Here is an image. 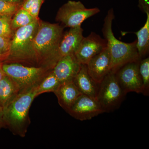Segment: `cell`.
I'll return each instance as SVG.
<instances>
[{
    "label": "cell",
    "mask_w": 149,
    "mask_h": 149,
    "mask_svg": "<svg viewBox=\"0 0 149 149\" xmlns=\"http://www.w3.org/2000/svg\"><path fill=\"white\" fill-rule=\"evenodd\" d=\"M86 65L90 76L100 84L111 70V59L107 47L93 57Z\"/></svg>",
    "instance_id": "8fae6325"
},
{
    "label": "cell",
    "mask_w": 149,
    "mask_h": 149,
    "mask_svg": "<svg viewBox=\"0 0 149 149\" xmlns=\"http://www.w3.org/2000/svg\"><path fill=\"white\" fill-rule=\"evenodd\" d=\"M139 72L143 83V92L145 95H148L149 91V58L141 60L139 63Z\"/></svg>",
    "instance_id": "ffe728a7"
},
{
    "label": "cell",
    "mask_w": 149,
    "mask_h": 149,
    "mask_svg": "<svg viewBox=\"0 0 149 149\" xmlns=\"http://www.w3.org/2000/svg\"><path fill=\"white\" fill-rule=\"evenodd\" d=\"M73 82L82 94L96 98L99 84L90 76L86 65H81Z\"/></svg>",
    "instance_id": "9a60e30c"
},
{
    "label": "cell",
    "mask_w": 149,
    "mask_h": 149,
    "mask_svg": "<svg viewBox=\"0 0 149 149\" xmlns=\"http://www.w3.org/2000/svg\"><path fill=\"white\" fill-rule=\"evenodd\" d=\"M114 18L113 9H110L104 19L102 32L104 38L106 40L107 47L111 59V71L116 72L124 65L140 61L141 59L136 47V40L127 43L121 42L115 37L112 27Z\"/></svg>",
    "instance_id": "3957f363"
},
{
    "label": "cell",
    "mask_w": 149,
    "mask_h": 149,
    "mask_svg": "<svg viewBox=\"0 0 149 149\" xmlns=\"http://www.w3.org/2000/svg\"><path fill=\"white\" fill-rule=\"evenodd\" d=\"M37 86L19 93L3 109L4 128H8L14 135L22 138L26 136L31 123L29 109L34 99L37 97Z\"/></svg>",
    "instance_id": "7a4b0ae2"
},
{
    "label": "cell",
    "mask_w": 149,
    "mask_h": 149,
    "mask_svg": "<svg viewBox=\"0 0 149 149\" xmlns=\"http://www.w3.org/2000/svg\"><path fill=\"white\" fill-rule=\"evenodd\" d=\"M11 40L0 36V63H3L8 58L10 52Z\"/></svg>",
    "instance_id": "cb8c5ba5"
},
{
    "label": "cell",
    "mask_w": 149,
    "mask_h": 149,
    "mask_svg": "<svg viewBox=\"0 0 149 149\" xmlns=\"http://www.w3.org/2000/svg\"><path fill=\"white\" fill-rule=\"evenodd\" d=\"M6 75L17 85L19 93L36 87L52 69L42 66H32L18 63H2Z\"/></svg>",
    "instance_id": "5b68a950"
},
{
    "label": "cell",
    "mask_w": 149,
    "mask_h": 149,
    "mask_svg": "<svg viewBox=\"0 0 149 149\" xmlns=\"http://www.w3.org/2000/svg\"><path fill=\"white\" fill-rule=\"evenodd\" d=\"M45 0H23L21 7L33 15L35 18H39V13L41 6Z\"/></svg>",
    "instance_id": "7402d4cb"
},
{
    "label": "cell",
    "mask_w": 149,
    "mask_h": 149,
    "mask_svg": "<svg viewBox=\"0 0 149 149\" xmlns=\"http://www.w3.org/2000/svg\"><path fill=\"white\" fill-rule=\"evenodd\" d=\"M107 47L106 40L92 32L87 37H84L74 55L80 64L86 65Z\"/></svg>",
    "instance_id": "30bf717a"
},
{
    "label": "cell",
    "mask_w": 149,
    "mask_h": 149,
    "mask_svg": "<svg viewBox=\"0 0 149 149\" xmlns=\"http://www.w3.org/2000/svg\"><path fill=\"white\" fill-rule=\"evenodd\" d=\"M59 104L67 111L81 95L73 80L61 83L54 92Z\"/></svg>",
    "instance_id": "5bb4252c"
},
{
    "label": "cell",
    "mask_w": 149,
    "mask_h": 149,
    "mask_svg": "<svg viewBox=\"0 0 149 149\" xmlns=\"http://www.w3.org/2000/svg\"><path fill=\"white\" fill-rule=\"evenodd\" d=\"M2 63H0V80L2 79L3 76L5 74L3 71L2 68Z\"/></svg>",
    "instance_id": "83f0119b"
},
{
    "label": "cell",
    "mask_w": 149,
    "mask_h": 149,
    "mask_svg": "<svg viewBox=\"0 0 149 149\" xmlns=\"http://www.w3.org/2000/svg\"><path fill=\"white\" fill-rule=\"evenodd\" d=\"M3 128H4L3 120V108L0 106V130Z\"/></svg>",
    "instance_id": "484cf974"
},
{
    "label": "cell",
    "mask_w": 149,
    "mask_h": 149,
    "mask_svg": "<svg viewBox=\"0 0 149 149\" xmlns=\"http://www.w3.org/2000/svg\"><path fill=\"white\" fill-rule=\"evenodd\" d=\"M125 95L116 72L111 71L99 84L96 99L104 112H109L120 106Z\"/></svg>",
    "instance_id": "8992f818"
},
{
    "label": "cell",
    "mask_w": 149,
    "mask_h": 149,
    "mask_svg": "<svg viewBox=\"0 0 149 149\" xmlns=\"http://www.w3.org/2000/svg\"><path fill=\"white\" fill-rule=\"evenodd\" d=\"M39 18H35L28 11L20 7L12 18L11 27L14 31L27 26Z\"/></svg>",
    "instance_id": "ac0fdd59"
},
{
    "label": "cell",
    "mask_w": 149,
    "mask_h": 149,
    "mask_svg": "<svg viewBox=\"0 0 149 149\" xmlns=\"http://www.w3.org/2000/svg\"><path fill=\"white\" fill-rule=\"evenodd\" d=\"M81 26L70 28L64 32L58 48L60 59L64 56L74 54L84 38Z\"/></svg>",
    "instance_id": "4fadbf2b"
},
{
    "label": "cell",
    "mask_w": 149,
    "mask_h": 149,
    "mask_svg": "<svg viewBox=\"0 0 149 149\" xmlns=\"http://www.w3.org/2000/svg\"><path fill=\"white\" fill-rule=\"evenodd\" d=\"M19 93L16 83L5 74L0 80V106L5 107Z\"/></svg>",
    "instance_id": "2e32d148"
},
{
    "label": "cell",
    "mask_w": 149,
    "mask_h": 149,
    "mask_svg": "<svg viewBox=\"0 0 149 149\" xmlns=\"http://www.w3.org/2000/svg\"><path fill=\"white\" fill-rule=\"evenodd\" d=\"M98 8H87L80 1H69L59 9L56 20L63 27L81 26L83 22L100 12Z\"/></svg>",
    "instance_id": "52a82bcc"
},
{
    "label": "cell",
    "mask_w": 149,
    "mask_h": 149,
    "mask_svg": "<svg viewBox=\"0 0 149 149\" xmlns=\"http://www.w3.org/2000/svg\"><path fill=\"white\" fill-rule=\"evenodd\" d=\"M13 15H0V36L11 39L15 31L11 27V21Z\"/></svg>",
    "instance_id": "44dd1931"
},
{
    "label": "cell",
    "mask_w": 149,
    "mask_h": 149,
    "mask_svg": "<svg viewBox=\"0 0 149 149\" xmlns=\"http://www.w3.org/2000/svg\"><path fill=\"white\" fill-rule=\"evenodd\" d=\"M63 26L40 19L33 41V49L38 66L53 69L60 59L58 48L64 33Z\"/></svg>",
    "instance_id": "6da1fadb"
},
{
    "label": "cell",
    "mask_w": 149,
    "mask_h": 149,
    "mask_svg": "<svg viewBox=\"0 0 149 149\" xmlns=\"http://www.w3.org/2000/svg\"><path fill=\"white\" fill-rule=\"evenodd\" d=\"M0 1H5L10 2L22 3L23 0H0Z\"/></svg>",
    "instance_id": "4316f807"
},
{
    "label": "cell",
    "mask_w": 149,
    "mask_h": 149,
    "mask_svg": "<svg viewBox=\"0 0 149 149\" xmlns=\"http://www.w3.org/2000/svg\"><path fill=\"white\" fill-rule=\"evenodd\" d=\"M139 7L141 10L145 13H149V0H138Z\"/></svg>",
    "instance_id": "d4e9b609"
},
{
    "label": "cell",
    "mask_w": 149,
    "mask_h": 149,
    "mask_svg": "<svg viewBox=\"0 0 149 149\" xmlns=\"http://www.w3.org/2000/svg\"></svg>",
    "instance_id": "f1b7e54d"
},
{
    "label": "cell",
    "mask_w": 149,
    "mask_h": 149,
    "mask_svg": "<svg viewBox=\"0 0 149 149\" xmlns=\"http://www.w3.org/2000/svg\"><path fill=\"white\" fill-rule=\"evenodd\" d=\"M60 84V82L54 74L52 70L37 86V97L44 93H54Z\"/></svg>",
    "instance_id": "d6986e66"
},
{
    "label": "cell",
    "mask_w": 149,
    "mask_h": 149,
    "mask_svg": "<svg viewBox=\"0 0 149 149\" xmlns=\"http://www.w3.org/2000/svg\"><path fill=\"white\" fill-rule=\"evenodd\" d=\"M74 54L61 58L55 65L52 71L61 83L73 80L81 68Z\"/></svg>",
    "instance_id": "7c38bea8"
},
{
    "label": "cell",
    "mask_w": 149,
    "mask_h": 149,
    "mask_svg": "<svg viewBox=\"0 0 149 149\" xmlns=\"http://www.w3.org/2000/svg\"><path fill=\"white\" fill-rule=\"evenodd\" d=\"M140 61L124 65L116 72L118 83L125 95L129 92H143V83L139 72Z\"/></svg>",
    "instance_id": "ba28073f"
},
{
    "label": "cell",
    "mask_w": 149,
    "mask_h": 149,
    "mask_svg": "<svg viewBox=\"0 0 149 149\" xmlns=\"http://www.w3.org/2000/svg\"><path fill=\"white\" fill-rule=\"evenodd\" d=\"M21 3L0 1V15H13L20 8Z\"/></svg>",
    "instance_id": "603a6c76"
},
{
    "label": "cell",
    "mask_w": 149,
    "mask_h": 149,
    "mask_svg": "<svg viewBox=\"0 0 149 149\" xmlns=\"http://www.w3.org/2000/svg\"><path fill=\"white\" fill-rule=\"evenodd\" d=\"M40 19L15 30L11 40L10 52L3 63H18L38 66L33 49V41L39 26Z\"/></svg>",
    "instance_id": "277c9868"
},
{
    "label": "cell",
    "mask_w": 149,
    "mask_h": 149,
    "mask_svg": "<svg viewBox=\"0 0 149 149\" xmlns=\"http://www.w3.org/2000/svg\"><path fill=\"white\" fill-rule=\"evenodd\" d=\"M147 19L144 26L135 32L137 37L136 47L141 59L147 55L149 49V13H146Z\"/></svg>",
    "instance_id": "e0dca14e"
},
{
    "label": "cell",
    "mask_w": 149,
    "mask_h": 149,
    "mask_svg": "<svg viewBox=\"0 0 149 149\" xmlns=\"http://www.w3.org/2000/svg\"><path fill=\"white\" fill-rule=\"evenodd\" d=\"M75 119L84 121L104 112L96 98L82 94L66 111Z\"/></svg>",
    "instance_id": "9c48e42d"
}]
</instances>
